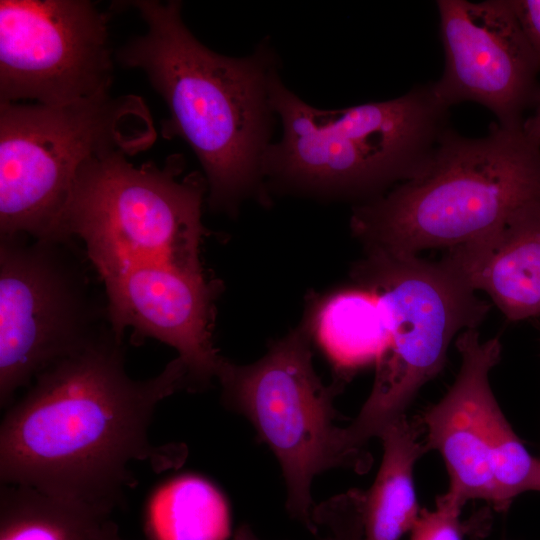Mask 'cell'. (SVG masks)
Returning <instances> with one entry per match:
<instances>
[{"mask_svg": "<svg viewBox=\"0 0 540 540\" xmlns=\"http://www.w3.org/2000/svg\"><path fill=\"white\" fill-rule=\"evenodd\" d=\"M538 492H540V477H539V484H538V489H537Z\"/></svg>", "mask_w": 540, "mask_h": 540, "instance_id": "obj_25", "label": "cell"}, {"mask_svg": "<svg viewBox=\"0 0 540 540\" xmlns=\"http://www.w3.org/2000/svg\"><path fill=\"white\" fill-rule=\"evenodd\" d=\"M102 540H123V539L120 538V536L118 535V529H116V530L112 531L111 533H109Z\"/></svg>", "mask_w": 540, "mask_h": 540, "instance_id": "obj_24", "label": "cell"}, {"mask_svg": "<svg viewBox=\"0 0 540 540\" xmlns=\"http://www.w3.org/2000/svg\"><path fill=\"white\" fill-rule=\"evenodd\" d=\"M490 466L497 511H506L522 493L537 491L540 459L528 452L500 406L492 415Z\"/></svg>", "mask_w": 540, "mask_h": 540, "instance_id": "obj_19", "label": "cell"}, {"mask_svg": "<svg viewBox=\"0 0 540 540\" xmlns=\"http://www.w3.org/2000/svg\"><path fill=\"white\" fill-rule=\"evenodd\" d=\"M128 155L112 150L84 163L65 212V238L82 240L101 279L145 265L204 270L206 178L198 172L180 178L181 155H171L163 166L140 167Z\"/></svg>", "mask_w": 540, "mask_h": 540, "instance_id": "obj_7", "label": "cell"}, {"mask_svg": "<svg viewBox=\"0 0 540 540\" xmlns=\"http://www.w3.org/2000/svg\"><path fill=\"white\" fill-rule=\"evenodd\" d=\"M461 357L459 372L446 394L421 418L427 452L436 450L449 477L446 494L462 507L470 500L494 504L490 466L491 420L499 406L490 372L501 358L498 337L482 341L477 328L455 339Z\"/></svg>", "mask_w": 540, "mask_h": 540, "instance_id": "obj_13", "label": "cell"}, {"mask_svg": "<svg viewBox=\"0 0 540 540\" xmlns=\"http://www.w3.org/2000/svg\"><path fill=\"white\" fill-rule=\"evenodd\" d=\"M107 22L87 0H1L0 102L60 106L110 94Z\"/></svg>", "mask_w": 540, "mask_h": 540, "instance_id": "obj_10", "label": "cell"}, {"mask_svg": "<svg viewBox=\"0 0 540 540\" xmlns=\"http://www.w3.org/2000/svg\"><path fill=\"white\" fill-rule=\"evenodd\" d=\"M540 201V144L522 128L469 138L449 128L420 171L354 205L350 229L364 249L418 255L468 242L524 204Z\"/></svg>", "mask_w": 540, "mask_h": 540, "instance_id": "obj_4", "label": "cell"}, {"mask_svg": "<svg viewBox=\"0 0 540 540\" xmlns=\"http://www.w3.org/2000/svg\"><path fill=\"white\" fill-rule=\"evenodd\" d=\"M156 138L143 100L110 94L53 106L0 102V237L68 241L63 222L89 159Z\"/></svg>", "mask_w": 540, "mask_h": 540, "instance_id": "obj_5", "label": "cell"}, {"mask_svg": "<svg viewBox=\"0 0 540 540\" xmlns=\"http://www.w3.org/2000/svg\"><path fill=\"white\" fill-rule=\"evenodd\" d=\"M461 509L446 493L437 497L434 509L420 510L409 540H464Z\"/></svg>", "mask_w": 540, "mask_h": 540, "instance_id": "obj_21", "label": "cell"}, {"mask_svg": "<svg viewBox=\"0 0 540 540\" xmlns=\"http://www.w3.org/2000/svg\"><path fill=\"white\" fill-rule=\"evenodd\" d=\"M271 101L282 137L263 161L266 186L354 205L376 199L422 168L448 129V107L431 84L386 101L315 108L277 76Z\"/></svg>", "mask_w": 540, "mask_h": 540, "instance_id": "obj_3", "label": "cell"}, {"mask_svg": "<svg viewBox=\"0 0 540 540\" xmlns=\"http://www.w3.org/2000/svg\"><path fill=\"white\" fill-rule=\"evenodd\" d=\"M147 25L117 53L141 69L169 109L166 138L180 137L194 151L208 185L211 210L237 215L254 199L270 204L263 174L273 116L276 53L261 43L247 57L220 55L199 42L182 19L180 1L130 2Z\"/></svg>", "mask_w": 540, "mask_h": 540, "instance_id": "obj_2", "label": "cell"}, {"mask_svg": "<svg viewBox=\"0 0 540 540\" xmlns=\"http://www.w3.org/2000/svg\"><path fill=\"white\" fill-rule=\"evenodd\" d=\"M420 423V422H419ZM419 423L406 416L380 435L382 461L364 500V540H401L420 514L414 466L427 452L420 441Z\"/></svg>", "mask_w": 540, "mask_h": 540, "instance_id": "obj_15", "label": "cell"}, {"mask_svg": "<svg viewBox=\"0 0 540 540\" xmlns=\"http://www.w3.org/2000/svg\"><path fill=\"white\" fill-rule=\"evenodd\" d=\"M183 389L187 371L178 357L151 378H131L122 337L109 326L40 373L8 410L0 428L1 483L112 513L133 485V461L160 470L186 458L184 446H155L148 438L158 403Z\"/></svg>", "mask_w": 540, "mask_h": 540, "instance_id": "obj_1", "label": "cell"}, {"mask_svg": "<svg viewBox=\"0 0 540 540\" xmlns=\"http://www.w3.org/2000/svg\"><path fill=\"white\" fill-rule=\"evenodd\" d=\"M312 337L306 318L251 364L223 358L217 380L224 405L244 415L278 459L288 513L316 535L313 479L331 468L355 467L341 450L340 427L334 424L333 400L343 380L323 384L312 363Z\"/></svg>", "mask_w": 540, "mask_h": 540, "instance_id": "obj_8", "label": "cell"}, {"mask_svg": "<svg viewBox=\"0 0 540 540\" xmlns=\"http://www.w3.org/2000/svg\"><path fill=\"white\" fill-rule=\"evenodd\" d=\"M445 66L431 83L446 107L475 102L498 125L522 128L524 113L540 96V61L527 42L508 0L436 2Z\"/></svg>", "mask_w": 540, "mask_h": 540, "instance_id": "obj_11", "label": "cell"}, {"mask_svg": "<svg viewBox=\"0 0 540 540\" xmlns=\"http://www.w3.org/2000/svg\"><path fill=\"white\" fill-rule=\"evenodd\" d=\"M307 319L312 334L340 368L376 362L389 342L387 314L381 301L357 285L320 300Z\"/></svg>", "mask_w": 540, "mask_h": 540, "instance_id": "obj_16", "label": "cell"}, {"mask_svg": "<svg viewBox=\"0 0 540 540\" xmlns=\"http://www.w3.org/2000/svg\"><path fill=\"white\" fill-rule=\"evenodd\" d=\"M365 492L350 489L315 505L313 521L318 540H364ZM232 540H260L249 525L242 524Z\"/></svg>", "mask_w": 540, "mask_h": 540, "instance_id": "obj_20", "label": "cell"}, {"mask_svg": "<svg viewBox=\"0 0 540 540\" xmlns=\"http://www.w3.org/2000/svg\"><path fill=\"white\" fill-rule=\"evenodd\" d=\"M523 130L527 136L540 144V96L535 105V111L532 116L525 119Z\"/></svg>", "mask_w": 540, "mask_h": 540, "instance_id": "obj_23", "label": "cell"}, {"mask_svg": "<svg viewBox=\"0 0 540 540\" xmlns=\"http://www.w3.org/2000/svg\"><path fill=\"white\" fill-rule=\"evenodd\" d=\"M101 280L107 321L116 335L132 328L173 347L186 368L188 391L204 390L217 379L224 358L213 341L219 285L204 270L145 265Z\"/></svg>", "mask_w": 540, "mask_h": 540, "instance_id": "obj_12", "label": "cell"}, {"mask_svg": "<svg viewBox=\"0 0 540 540\" xmlns=\"http://www.w3.org/2000/svg\"><path fill=\"white\" fill-rule=\"evenodd\" d=\"M350 275L355 285L378 296L389 328L371 392L352 422L340 428L342 449L357 455L406 416L419 390L442 371L451 342L467 329H478L491 304L443 257L433 261L364 249Z\"/></svg>", "mask_w": 540, "mask_h": 540, "instance_id": "obj_6", "label": "cell"}, {"mask_svg": "<svg viewBox=\"0 0 540 540\" xmlns=\"http://www.w3.org/2000/svg\"><path fill=\"white\" fill-rule=\"evenodd\" d=\"M144 529L147 540H227L230 512L214 485L185 475L166 482L151 496Z\"/></svg>", "mask_w": 540, "mask_h": 540, "instance_id": "obj_18", "label": "cell"}, {"mask_svg": "<svg viewBox=\"0 0 540 540\" xmlns=\"http://www.w3.org/2000/svg\"><path fill=\"white\" fill-rule=\"evenodd\" d=\"M111 514L31 487L2 484L0 540H102L118 529Z\"/></svg>", "mask_w": 540, "mask_h": 540, "instance_id": "obj_17", "label": "cell"}, {"mask_svg": "<svg viewBox=\"0 0 540 540\" xmlns=\"http://www.w3.org/2000/svg\"><path fill=\"white\" fill-rule=\"evenodd\" d=\"M70 241L0 237V405L109 324Z\"/></svg>", "mask_w": 540, "mask_h": 540, "instance_id": "obj_9", "label": "cell"}, {"mask_svg": "<svg viewBox=\"0 0 540 540\" xmlns=\"http://www.w3.org/2000/svg\"><path fill=\"white\" fill-rule=\"evenodd\" d=\"M518 24L540 61V0H508Z\"/></svg>", "mask_w": 540, "mask_h": 540, "instance_id": "obj_22", "label": "cell"}, {"mask_svg": "<svg viewBox=\"0 0 540 540\" xmlns=\"http://www.w3.org/2000/svg\"><path fill=\"white\" fill-rule=\"evenodd\" d=\"M512 322L540 317V201L442 256Z\"/></svg>", "mask_w": 540, "mask_h": 540, "instance_id": "obj_14", "label": "cell"}]
</instances>
